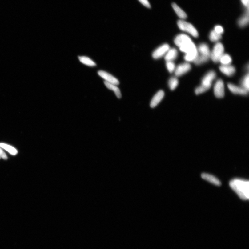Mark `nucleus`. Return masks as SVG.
<instances>
[{"mask_svg": "<svg viewBox=\"0 0 249 249\" xmlns=\"http://www.w3.org/2000/svg\"><path fill=\"white\" fill-rule=\"evenodd\" d=\"M104 84L107 88L113 91L114 92L116 96L118 98H121L122 97L121 92L119 89L117 87V85L105 82V81L104 82Z\"/></svg>", "mask_w": 249, "mask_h": 249, "instance_id": "obj_17", "label": "nucleus"}, {"mask_svg": "<svg viewBox=\"0 0 249 249\" xmlns=\"http://www.w3.org/2000/svg\"><path fill=\"white\" fill-rule=\"evenodd\" d=\"M219 62L222 65H230L232 62V58L229 54H224L220 58Z\"/></svg>", "mask_w": 249, "mask_h": 249, "instance_id": "obj_21", "label": "nucleus"}, {"mask_svg": "<svg viewBox=\"0 0 249 249\" xmlns=\"http://www.w3.org/2000/svg\"><path fill=\"white\" fill-rule=\"evenodd\" d=\"M214 30L217 33L222 35L223 32V27L220 26H217L215 27Z\"/></svg>", "mask_w": 249, "mask_h": 249, "instance_id": "obj_27", "label": "nucleus"}, {"mask_svg": "<svg viewBox=\"0 0 249 249\" xmlns=\"http://www.w3.org/2000/svg\"><path fill=\"white\" fill-rule=\"evenodd\" d=\"M209 38L212 42H217L222 38V35L217 33L213 30L210 33Z\"/></svg>", "mask_w": 249, "mask_h": 249, "instance_id": "obj_23", "label": "nucleus"}, {"mask_svg": "<svg viewBox=\"0 0 249 249\" xmlns=\"http://www.w3.org/2000/svg\"><path fill=\"white\" fill-rule=\"evenodd\" d=\"M191 66L188 63H182L175 68V74L177 77H180L189 72L191 69Z\"/></svg>", "mask_w": 249, "mask_h": 249, "instance_id": "obj_9", "label": "nucleus"}, {"mask_svg": "<svg viewBox=\"0 0 249 249\" xmlns=\"http://www.w3.org/2000/svg\"><path fill=\"white\" fill-rule=\"evenodd\" d=\"M0 147L6 150L10 155H15L17 154L18 151L14 147L4 143H0Z\"/></svg>", "mask_w": 249, "mask_h": 249, "instance_id": "obj_20", "label": "nucleus"}, {"mask_svg": "<svg viewBox=\"0 0 249 249\" xmlns=\"http://www.w3.org/2000/svg\"><path fill=\"white\" fill-rule=\"evenodd\" d=\"M219 69L223 74L228 77L233 76L236 72L235 68L230 65H222L219 67Z\"/></svg>", "mask_w": 249, "mask_h": 249, "instance_id": "obj_12", "label": "nucleus"}, {"mask_svg": "<svg viewBox=\"0 0 249 249\" xmlns=\"http://www.w3.org/2000/svg\"><path fill=\"white\" fill-rule=\"evenodd\" d=\"M229 186L241 199L244 200H249L248 181L240 179H234L230 181Z\"/></svg>", "mask_w": 249, "mask_h": 249, "instance_id": "obj_2", "label": "nucleus"}, {"mask_svg": "<svg viewBox=\"0 0 249 249\" xmlns=\"http://www.w3.org/2000/svg\"><path fill=\"white\" fill-rule=\"evenodd\" d=\"M170 46L167 44H164L156 49L153 53L152 56L155 59H158L166 55L170 49Z\"/></svg>", "mask_w": 249, "mask_h": 249, "instance_id": "obj_7", "label": "nucleus"}, {"mask_svg": "<svg viewBox=\"0 0 249 249\" xmlns=\"http://www.w3.org/2000/svg\"><path fill=\"white\" fill-rule=\"evenodd\" d=\"M178 53L177 50L175 48L170 49L165 55V60L167 61H173L177 58Z\"/></svg>", "mask_w": 249, "mask_h": 249, "instance_id": "obj_15", "label": "nucleus"}, {"mask_svg": "<svg viewBox=\"0 0 249 249\" xmlns=\"http://www.w3.org/2000/svg\"><path fill=\"white\" fill-rule=\"evenodd\" d=\"M166 66L168 70L170 73H172L173 72L175 71L176 68L175 66V64L173 62V61H167Z\"/></svg>", "mask_w": 249, "mask_h": 249, "instance_id": "obj_26", "label": "nucleus"}, {"mask_svg": "<svg viewBox=\"0 0 249 249\" xmlns=\"http://www.w3.org/2000/svg\"><path fill=\"white\" fill-rule=\"evenodd\" d=\"M209 58H210L208 57H207L205 56L201 55L200 54L199 55L198 54L197 58H196L194 62L195 64H196V65H200L201 64L207 62V61L208 60Z\"/></svg>", "mask_w": 249, "mask_h": 249, "instance_id": "obj_24", "label": "nucleus"}, {"mask_svg": "<svg viewBox=\"0 0 249 249\" xmlns=\"http://www.w3.org/2000/svg\"><path fill=\"white\" fill-rule=\"evenodd\" d=\"M138 1L145 7L149 8L151 7L150 2L148 0H138Z\"/></svg>", "mask_w": 249, "mask_h": 249, "instance_id": "obj_28", "label": "nucleus"}, {"mask_svg": "<svg viewBox=\"0 0 249 249\" xmlns=\"http://www.w3.org/2000/svg\"><path fill=\"white\" fill-rule=\"evenodd\" d=\"M224 48L222 43L218 42L215 45L211 52L210 58L215 63L219 62V60L224 54Z\"/></svg>", "mask_w": 249, "mask_h": 249, "instance_id": "obj_5", "label": "nucleus"}, {"mask_svg": "<svg viewBox=\"0 0 249 249\" xmlns=\"http://www.w3.org/2000/svg\"><path fill=\"white\" fill-rule=\"evenodd\" d=\"M197 49L200 55L210 58L211 51L207 44L205 43H201Z\"/></svg>", "mask_w": 249, "mask_h": 249, "instance_id": "obj_14", "label": "nucleus"}, {"mask_svg": "<svg viewBox=\"0 0 249 249\" xmlns=\"http://www.w3.org/2000/svg\"><path fill=\"white\" fill-rule=\"evenodd\" d=\"M174 42L181 52L185 53L184 60L188 62H194L198 53L197 47L191 38L185 34H181L176 36Z\"/></svg>", "mask_w": 249, "mask_h": 249, "instance_id": "obj_1", "label": "nucleus"}, {"mask_svg": "<svg viewBox=\"0 0 249 249\" xmlns=\"http://www.w3.org/2000/svg\"><path fill=\"white\" fill-rule=\"evenodd\" d=\"M0 157H1L4 159H7V156L3 151L0 147Z\"/></svg>", "mask_w": 249, "mask_h": 249, "instance_id": "obj_29", "label": "nucleus"}, {"mask_svg": "<svg viewBox=\"0 0 249 249\" xmlns=\"http://www.w3.org/2000/svg\"><path fill=\"white\" fill-rule=\"evenodd\" d=\"M172 7L179 18L182 19H185L187 18L186 13L175 3L172 4Z\"/></svg>", "mask_w": 249, "mask_h": 249, "instance_id": "obj_18", "label": "nucleus"}, {"mask_svg": "<svg viewBox=\"0 0 249 249\" xmlns=\"http://www.w3.org/2000/svg\"><path fill=\"white\" fill-rule=\"evenodd\" d=\"M201 177L203 179L209 182L214 185L219 186L221 185V182L214 176L207 173H203L201 175Z\"/></svg>", "mask_w": 249, "mask_h": 249, "instance_id": "obj_13", "label": "nucleus"}, {"mask_svg": "<svg viewBox=\"0 0 249 249\" xmlns=\"http://www.w3.org/2000/svg\"><path fill=\"white\" fill-rule=\"evenodd\" d=\"M249 74L248 73L242 78L240 82V85L241 86V87L248 91H249Z\"/></svg>", "mask_w": 249, "mask_h": 249, "instance_id": "obj_22", "label": "nucleus"}, {"mask_svg": "<svg viewBox=\"0 0 249 249\" xmlns=\"http://www.w3.org/2000/svg\"><path fill=\"white\" fill-rule=\"evenodd\" d=\"M214 93L215 96L218 98H221L224 96V86L222 79H218L215 83L214 87Z\"/></svg>", "mask_w": 249, "mask_h": 249, "instance_id": "obj_6", "label": "nucleus"}, {"mask_svg": "<svg viewBox=\"0 0 249 249\" xmlns=\"http://www.w3.org/2000/svg\"><path fill=\"white\" fill-rule=\"evenodd\" d=\"M241 1L246 9L249 8V0H241Z\"/></svg>", "mask_w": 249, "mask_h": 249, "instance_id": "obj_30", "label": "nucleus"}, {"mask_svg": "<svg viewBox=\"0 0 249 249\" xmlns=\"http://www.w3.org/2000/svg\"><path fill=\"white\" fill-rule=\"evenodd\" d=\"M228 87L232 93L235 94L242 95H247L248 94V91L245 90L241 87L237 86L233 84L229 83L228 84Z\"/></svg>", "mask_w": 249, "mask_h": 249, "instance_id": "obj_11", "label": "nucleus"}, {"mask_svg": "<svg viewBox=\"0 0 249 249\" xmlns=\"http://www.w3.org/2000/svg\"><path fill=\"white\" fill-rule=\"evenodd\" d=\"M216 76V73L214 71L211 70L208 72L203 78L201 85L195 89V94H199L208 90L211 87L212 82Z\"/></svg>", "mask_w": 249, "mask_h": 249, "instance_id": "obj_3", "label": "nucleus"}, {"mask_svg": "<svg viewBox=\"0 0 249 249\" xmlns=\"http://www.w3.org/2000/svg\"><path fill=\"white\" fill-rule=\"evenodd\" d=\"M249 23V8L246 9L245 13L239 19L238 21L239 26L244 27L247 26Z\"/></svg>", "mask_w": 249, "mask_h": 249, "instance_id": "obj_16", "label": "nucleus"}, {"mask_svg": "<svg viewBox=\"0 0 249 249\" xmlns=\"http://www.w3.org/2000/svg\"><path fill=\"white\" fill-rule=\"evenodd\" d=\"M177 24L179 28L182 31L189 33L195 38L198 37L197 30L191 24L183 20H180L178 21Z\"/></svg>", "mask_w": 249, "mask_h": 249, "instance_id": "obj_4", "label": "nucleus"}, {"mask_svg": "<svg viewBox=\"0 0 249 249\" xmlns=\"http://www.w3.org/2000/svg\"><path fill=\"white\" fill-rule=\"evenodd\" d=\"M78 58L81 63L90 66H94L96 64L90 58L85 56H79Z\"/></svg>", "mask_w": 249, "mask_h": 249, "instance_id": "obj_19", "label": "nucleus"}, {"mask_svg": "<svg viewBox=\"0 0 249 249\" xmlns=\"http://www.w3.org/2000/svg\"><path fill=\"white\" fill-rule=\"evenodd\" d=\"M0 158H1V157H0Z\"/></svg>", "mask_w": 249, "mask_h": 249, "instance_id": "obj_31", "label": "nucleus"}, {"mask_svg": "<svg viewBox=\"0 0 249 249\" xmlns=\"http://www.w3.org/2000/svg\"><path fill=\"white\" fill-rule=\"evenodd\" d=\"M98 74L100 77L105 80L106 82L117 86L119 84V81L117 78L107 72L100 70L98 71Z\"/></svg>", "mask_w": 249, "mask_h": 249, "instance_id": "obj_8", "label": "nucleus"}, {"mask_svg": "<svg viewBox=\"0 0 249 249\" xmlns=\"http://www.w3.org/2000/svg\"><path fill=\"white\" fill-rule=\"evenodd\" d=\"M178 84V80L177 78L175 77L171 78L169 81V87L171 90H174L177 87Z\"/></svg>", "mask_w": 249, "mask_h": 249, "instance_id": "obj_25", "label": "nucleus"}, {"mask_svg": "<svg viewBox=\"0 0 249 249\" xmlns=\"http://www.w3.org/2000/svg\"><path fill=\"white\" fill-rule=\"evenodd\" d=\"M164 93L163 90H159L153 97L150 103V107L154 108L156 107L163 99Z\"/></svg>", "mask_w": 249, "mask_h": 249, "instance_id": "obj_10", "label": "nucleus"}]
</instances>
